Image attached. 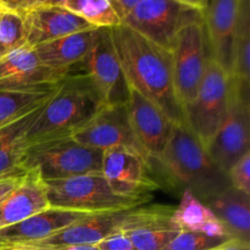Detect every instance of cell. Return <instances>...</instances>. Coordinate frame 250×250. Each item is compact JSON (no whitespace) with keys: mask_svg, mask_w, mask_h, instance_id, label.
<instances>
[{"mask_svg":"<svg viewBox=\"0 0 250 250\" xmlns=\"http://www.w3.org/2000/svg\"><path fill=\"white\" fill-rule=\"evenodd\" d=\"M217 250H250V243L232 238L231 241L227 242L225 246H222L221 248H219Z\"/></svg>","mask_w":250,"mask_h":250,"instance_id":"d6a6232c","label":"cell"},{"mask_svg":"<svg viewBox=\"0 0 250 250\" xmlns=\"http://www.w3.org/2000/svg\"><path fill=\"white\" fill-rule=\"evenodd\" d=\"M27 46L23 20L14 12L0 14V59Z\"/></svg>","mask_w":250,"mask_h":250,"instance_id":"83f0119b","label":"cell"},{"mask_svg":"<svg viewBox=\"0 0 250 250\" xmlns=\"http://www.w3.org/2000/svg\"><path fill=\"white\" fill-rule=\"evenodd\" d=\"M43 105L0 127V178L24 173L22 168V156L27 148L24 133L38 116Z\"/></svg>","mask_w":250,"mask_h":250,"instance_id":"cb8c5ba5","label":"cell"},{"mask_svg":"<svg viewBox=\"0 0 250 250\" xmlns=\"http://www.w3.org/2000/svg\"><path fill=\"white\" fill-rule=\"evenodd\" d=\"M207 205L224 225L231 238L250 243L249 195L229 187Z\"/></svg>","mask_w":250,"mask_h":250,"instance_id":"603a6c76","label":"cell"},{"mask_svg":"<svg viewBox=\"0 0 250 250\" xmlns=\"http://www.w3.org/2000/svg\"><path fill=\"white\" fill-rule=\"evenodd\" d=\"M103 151L88 148L72 137L31 144L22 156L23 171H38L44 182L88 173H102Z\"/></svg>","mask_w":250,"mask_h":250,"instance_id":"8992f818","label":"cell"},{"mask_svg":"<svg viewBox=\"0 0 250 250\" xmlns=\"http://www.w3.org/2000/svg\"><path fill=\"white\" fill-rule=\"evenodd\" d=\"M55 89L16 90L0 88V127L41 106Z\"/></svg>","mask_w":250,"mask_h":250,"instance_id":"d4e9b609","label":"cell"},{"mask_svg":"<svg viewBox=\"0 0 250 250\" xmlns=\"http://www.w3.org/2000/svg\"><path fill=\"white\" fill-rule=\"evenodd\" d=\"M104 106L90 81L82 73H68L24 133L27 146L72 137Z\"/></svg>","mask_w":250,"mask_h":250,"instance_id":"3957f363","label":"cell"},{"mask_svg":"<svg viewBox=\"0 0 250 250\" xmlns=\"http://www.w3.org/2000/svg\"><path fill=\"white\" fill-rule=\"evenodd\" d=\"M215 214L207 204L198 199L190 190H183L178 208L173 211V222L180 231L202 233L208 222L215 219Z\"/></svg>","mask_w":250,"mask_h":250,"instance_id":"4316f807","label":"cell"},{"mask_svg":"<svg viewBox=\"0 0 250 250\" xmlns=\"http://www.w3.org/2000/svg\"><path fill=\"white\" fill-rule=\"evenodd\" d=\"M229 102V72L209 54L197 95L185 107L186 126L205 150L226 117Z\"/></svg>","mask_w":250,"mask_h":250,"instance_id":"52a82bcc","label":"cell"},{"mask_svg":"<svg viewBox=\"0 0 250 250\" xmlns=\"http://www.w3.org/2000/svg\"><path fill=\"white\" fill-rule=\"evenodd\" d=\"M21 177L22 176H11V177L0 178V202L16 187Z\"/></svg>","mask_w":250,"mask_h":250,"instance_id":"1f68e13d","label":"cell"},{"mask_svg":"<svg viewBox=\"0 0 250 250\" xmlns=\"http://www.w3.org/2000/svg\"><path fill=\"white\" fill-rule=\"evenodd\" d=\"M1 127H2V126H1Z\"/></svg>","mask_w":250,"mask_h":250,"instance_id":"d590c367","label":"cell"},{"mask_svg":"<svg viewBox=\"0 0 250 250\" xmlns=\"http://www.w3.org/2000/svg\"><path fill=\"white\" fill-rule=\"evenodd\" d=\"M126 106L139 153L153 167V164L163 154L175 125L159 107L134 89L129 90Z\"/></svg>","mask_w":250,"mask_h":250,"instance_id":"7c38bea8","label":"cell"},{"mask_svg":"<svg viewBox=\"0 0 250 250\" xmlns=\"http://www.w3.org/2000/svg\"><path fill=\"white\" fill-rule=\"evenodd\" d=\"M97 248L99 250H136L131 239L120 227L98 243Z\"/></svg>","mask_w":250,"mask_h":250,"instance_id":"4dcf8cb0","label":"cell"},{"mask_svg":"<svg viewBox=\"0 0 250 250\" xmlns=\"http://www.w3.org/2000/svg\"><path fill=\"white\" fill-rule=\"evenodd\" d=\"M158 165L171 187L190 190L204 204L231 187L226 173L211 160L204 146L186 126H175Z\"/></svg>","mask_w":250,"mask_h":250,"instance_id":"7a4b0ae2","label":"cell"},{"mask_svg":"<svg viewBox=\"0 0 250 250\" xmlns=\"http://www.w3.org/2000/svg\"><path fill=\"white\" fill-rule=\"evenodd\" d=\"M203 5L204 1H195L188 11L170 49L173 84L183 111L197 95L209 56L202 19Z\"/></svg>","mask_w":250,"mask_h":250,"instance_id":"5b68a950","label":"cell"},{"mask_svg":"<svg viewBox=\"0 0 250 250\" xmlns=\"http://www.w3.org/2000/svg\"><path fill=\"white\" fill-rule=\"evenodd\" d=\"M49 208L43 178L38 171H26L16 187L0 202V229L20 224Z\"/></svg>","mask_w":250,"mask_h":250,"instance_id":"d6986e66","label":"cell"},{"mask_svg":"<svg viewBox=\"0 0 250 250\" xmlns=\"http://www.w3.org/2000/svg\"><path fill=\"white\" fill-rule=\"evenodd\" d=\"M194 4L187 0H136L121 24L170 51L178 29Z\"/></svg>","mask_w":250,"mask_h":250,"instance_id":"9c48e42d","label":"cell"},{"mask_svg":"<svg viewBox=\"0 0 250 250\" xmlns=\"http://www.w3.org/2000/svg\"><path fill=\"white\" fill-rule=\"evenodd\" d=\"M110 34L129 88L159 107L175 126H186L185 111L173 84L170 51L125 24L110 28Z\"/></svg>","mask_w":250,"mask_h":250,"instance_id":"6da1fadb","label":"cell"},{"mask_svg":"<svg viewBox=\"0 0 250 250\" xmlns=\"http://www.w3.org/2000/svg\"><path fill=\"white\" fill-rule=\"evenodd\" d=\"M21 17L26 32V44L31 49L61 37L94 28L72 12L56 6L54 0H42L39 6Z\"/></svg>","mask_w":250,"mask_h":250,"instance_id":"2e32d148","label":"cell"},{"mask_svg":"<svg viewBox=\"0 0 250 250\" xmlns=\"http://www.w3.org/2000/svg\"><path fill=\"white\" fill-rule=\"evenodd\" d=\"M65 76L42 65L28 46L0 59V88L4 89L51 90Z\"/></svg>","mask_w":250,"mask_h":250,"instance_id":"9a60e30c","label":"cell"},{"mask_svg":"<svg viewBox=\"0 0 250 250\" xmlns=\"http://www.w3.org/2000/svg\"><path fill=\"white\" fill-rule=\"evenodd\" d=\"M127 211L92 215V216H88L76 224L70 225L60 231L55 232L48 238L42 239L36 243L0 250H53L67 248V247L97 246L105 237L119 229Z\"/></svg>","mask_w":250,"mask_h":250,"instance_id":"e0dca14e","label":"cell"},{"mask_svg":"<svg viewBox=\"0 0 250 250\" xmlns=\"http://www.w3.org/2000/svg\"><path fill=\"white\" fill-rule=\"evenodd\" d=\"M77 67L80 71L73 73H82L90 81L104 106L127 104L131 89L115 51L110 28H98L92 49Z\"/></svg>","mask_w":250,"mask_h":250,"instance_id":"ba28073f","label":"cell"},{"mask_svg":"<svg viewBox=\"0 0 250 250\" xmlns=\"http://www.w3.org/2000/svg\"><path fill=\"white\" fill-rule=\"evenodd\" d=\"M151 172L150 164L133 149L112 148L103 151L102 173L117 195L151 198L149 192L159 188Z\"/></svg>","mask_w":250,"mask_h":250,"instance_id":"30bf717a","label":"cell"},{"mask_svg":"<svg viewBox=\"0 0 250 250\" xmlns=\"http://www.w3.org/2000/svg\"><path fill=\"white\" fill-rule=\"evenodd\" d=\"M53 250H99L97 246H78V247H67V248L53 249Z\"/></svg>","mask_w":250,"mask_h":250,"instance_id":"836d02e7","label":"cell"},{"mask_svg":"<svg viewBox=\"0 0 250 250\" xmlns=\"http://www.w3.org/2000/svg\"><path fill=\"white\" fill-rule=\"evenodd\" d=\"M50 208L87 215L114 214L144 205L150 198H126L110 188L103 173H88L66 180L48 181Z\"/></svg>","mask_w":250,"mask_h":250,"instance_id":"277c9868","label":"cell"},{"mask_svg":"<svg viewBox=\"0 0 250 250\" xmlns=\"http://www.w3.org/2000/svg\"><path fill=\"white\" fill-rule=\"evenodd\" d=\"M229 87L250 100V1L241 0L238 21L232 45Z\"/></svg>","mask_w":250,"mask_h":250,"instance_id":"7402d4cb","label":"cell"},{"mask_svg":"<svg viewBox=\"0 0 250 250\" xmlns=\"http://www.w3.org/2000/svg\"><path fill=\"white\" fill-rule=\"evenodd\" d=\"M54 2L94 28H114L121 24L109 0H54Z\"/></svg>","mask_w":250,"mask_h":250,"instance_id":"484cf974","label":"cell"},{"mask_svg":"<svg viewBox=\"0 0 250 250\" xmlns=\"http://www.w3.org/2000/svg\"><path fill=\"white\" fill-rule=\"evenodd\" d=\"M250 100L229 87L226 117L207 148L211 160L227 175L246 153L250 151Z\"/></svg>","mask_w":250,"mask_h":250,"instance_id":"8fae6325","label":"cell"},{"mask_svg":"<svg viewBox=\"0 0 250 250\" xmlns=\"http://www.w3.org/2000/svg\"><path fill=\"white\" fill-rule=\"evenodd\" d=\"M173 211L175 208L168 205H142L127 211L120 229L136 250H163L180 232Z\"/></svg>","mask_w":250,"mask_h":250,"instance_id":"4fadbf2b","label":"cell"},{"mask_svg":"<svg viewBox=\"0 0 250 250\" xmlns=\"http://www.w3.org/2000/svg\"><path fill=\"white\" fill-rule=\"evenodd\" d=\"M98 28L77 32L41 44L33 49L42 65L68 75L85 59L97 38Z\"/></svg>","mask_w":250,"mask_h":250,"instance_id":"44dd1931","label":"cell"},{"mask_svg":"<svg viewBox=\"0 0 250 250\" xmlns=\"http://www.w3.org/2000/svg\"><path fill=\"white\" fill-rule=\"evenodd\" d=\"M126 105L103 106L82 129L73 134L72 138L82 146L100 151L128 148L139 153L129 126Z\"/></svg>","mask_w":250,"mask_h":250,"instance_id":"5bb4252c","label":"cell"},{"mask_svg":"<svg viewBox=\"0 0 250 250\" xmlns=\"http://www.w3.org/2000/svg\"><path fill=\"white\" fill-rule=\"evenodd\" d=\"M2 12H6V7H5L2 0H0V14H2Z\"/></svg>","mask_w":250,"mask_h":250,"instance_id":"e575fe53","label":"cell"},{"mask_svg":"<svg viewBox=\"0 0 250 250\" xmlns=\"http://www.w3.org/2000/svg\"><path fill=\"white\" fill-rule=\"evenodd\" d=\"M88 216L92 215L49 208L20 224L0 229V249L36 243Z\"/></svg>","mask_w":250,"mask_h":250,"instance_id":"ffe728a7","label":"cell"},{"mask_svg":"<svg viewBox=\"0 0 250 250\" xmlns=\"http://www.w3.org/2000/svg\"><path fill=\"white\" fill-rule=\"evenodd\" d=\"M227 177L231 187L250 195V151L233 164L227 172Z\"/></svg>","mask_w":250,"mask_h":250,"instance_id":"f546056e","label":"cell"},{"mask_svg":"<svg viewBox=\"0 0 250 250\" xmlns=\"http://www.w3.org/2000/svg\"><path fill=\"white\" fill-rule=\"evenodd\" d=\"M241 0L204 1L202 19L209 54L229 72Z\"/></svg>","mask_w":250,"mask_h":250,"instance_id":"ac0fdd59","label":"cell"},{"mask_svg":"<svg viewBox=\"0 0 250 250\" xmlns=\"http://www.w3.org/2000/svg\"><path fill=\"white\" fill-rule=\"evenodd\" d=\"M231 239V237L211 238L198 232L180 231L163 250H217Z\"/></svg>","mask_w":250,"mask_h":250,"instance_id":"f1b7e54d","label":"cell"}]
</instances>
